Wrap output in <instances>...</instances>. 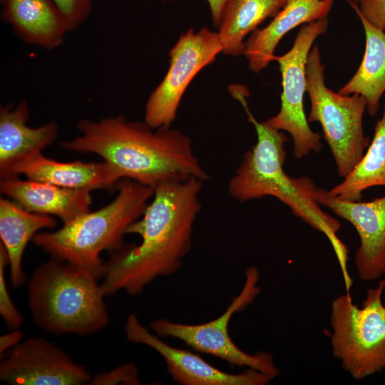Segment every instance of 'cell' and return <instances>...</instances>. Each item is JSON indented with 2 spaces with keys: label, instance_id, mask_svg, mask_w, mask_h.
<instances>
[{
  "label": "cell",
  "instance_id": "obj_13",
  "mask_svg": "<svg viewBox=\"0 0 385 385\" xmlns=\"http://www.w3.org/2000/svg\"><path fill=\"white\" fill-rule=\"evenodd\" d=\"M125 334L129 342L146 345L158 353L164 359L173 379L180 384L265 385L274 378L250 368L240 374L220 370L199 355L166 344L144 327L134 313L127 317Z\"/></svg>",
  "mask_w": 385,
  "mask_h": 385
},
{
  "label": "cell",
  "instance_id": "obj_1",
  "mask_svg": "<svg viewBox=\"0 0 385 385\" xmlns=\"http://www.w3.org/2000/svg\"><path fill=\"white\" fill-rule=\"evenodd\" d=\"M202 184L190 178L154 188L145 212L126 231L139 235L140 245L123 244L104 262L101 286L106 297L122 290L139 294L156 278L179 270L192 247Z\"/></svg>",
  "mask_w": 385,
  "mask_h": 385
},
{
  "label": "cell",
  "instance_id": "obj_9",
  "mask_svg": "<svg viewBox=\"0 0 385 385\" xmlns=\"http://www.w3.org/2000/svg\"><path fill=\"white\" fill-rule=\"evenodd\" d=\"M328 24L325 18L302 25L290 50L274 58L282 75L281 106L278 113L265 123L290 134L294 144L292 155L297 159L311 152L318 153L322 148L320 135L312 130L309 125L303 99L307 91V57L314 41L325 33Z\"/></svg>",
  "mask_w": 385,
  "mask_h": 385
},
{
  "label": "cell",
  "instance_id": "obj_4",
  "mask_svg": "<svg viewBox=\"0 0 385 385\" xmlns=\"http://www.w3.org/2000/svg\"><path fill=\"white\" fill-rule=\"evenodd\" d=\"M117 195L108 205L88 212L53 232L36 233L34 244L51 258L71 263L98 281L104 273L103 251L123 245L128 227L140 218L154 194V189L128 178L116 185Z\"/></svg>",
  "mask_w": 385,
  "mask_h": 385
},
{
  "label": "cell",
  "instance_id": "obj_14",
  "mask_svg": "<svg viewBox=\"0 0 385 385\" xmlns=\"http://www.w3.org/2000/svg\"><path fill=\"white\" fill-rule=\"evenodd\" d=\"M29 106L26 101L0 108V180L16 177L20 163L42 153L56 139L58 127L48 122L37 128L28 126Z\"/></svg>",
  "mask_w": 385,
  "mask_h": 385
},
{
  "label": "cell",
  "instance_id": "obj_8",
  "mask_svg": "<svg viewBox=\"0 0 385 385\" xmlns=\"http://www.w3.org/2000/svg\"><path fill=\"white\" fill-rule=\"evenodd\" d=\"M258 270L247 269L245 282L240 293L232 299L227 309L217 318L198 324L177 323L165 318L153 320L149 328L160 337H173L185 342L193 349L218 357L232 366H247L270 374H279L273 356L260 351L250 354L241 350L232 340L228 332L230 318L244 309L260 292Z\"/></svg>",
  "mask_w": 385,
  "mask_h": 385
},
{
  "label": "cell",
  "instance_id": "obj_5",
  "mask_svg": "<svg viewBox=\"0 0 385 385\" xmlns=\"http://www.w3.org/2000/svg\"><path fill=\"white\" fill-rule=\"evenodd\" d=\"M27 291L32 320L48 333L88 336L108 324L101 284L71 263L51 257L41 263L29 279Z\"/></svg>",
  "mask_w": 385,
  "mask_h": 385
},
{
  "label": "cell",
  "instance_id": "obj_20",
  "mask_svg": "<svg viewBox=\"0 0 385 385\" xmlns=\"http://www.w3.org/2000/svg\"><path fill=\"white\" fill-rule=\"evenodd\" d=\"M366 46L360 66L351 78L339 91L343 95L358 93L366 102L369 115H375L385 93V32L372 26L361 15Z\"/></svg>",
  "mask_w": 385,
  "mask_h": 385
},
{
  "label": "cell",
  "instance_id": "obj_10",
  "mask_svg": "<svg viewBox=\"0 0 385 385\" xmlns=\"http://www.w3.org/2000/svg\"><path fill=\"white\" fill-rule=\"evenodd\" d=\"M222 52L217 32L189 29L170 51V66L145 104L144 121L153 128L170 127L182 97L194 77Z\"/></svg>",
  "mask_w": 385,
  "mask_h": 385
},
{
  "label": "cell",
  "instance_id": "obj_21",
  "mask_svg": "<svg viewBox=\"0 0 385 385\" xmlns=\"http://www.w3.org/2000/svg\"><path fill=\"white\" fill-rule=\"evenodd\" d=\"M287 0H229L222 11L217 32L222 52L243 54L244 38L267 18L275 16Z\"/></svg>",
  "mask_w": 385,
  "mask_h": 385
},
{
  "label": "cell",
  "instance_id": "obj_26",
  "mask_svg": "<svg viewBox=\"0 0 385 385\" xmlns=\"http://www.w3.org/2000/svg\"><path fill=\"white\" fill-rule=\"evenodd\" d=\"M350 4L372 26L385 31V0H359V4L355 2Z\"/></svg>",
  "mask_w": 385,
  "mask_h": 385
},
{
  "label": "cell",
  "instance_id": "obj_6",
  "mask_svg": "<svg viewBox=\"0 0 385 385\" xmlns=\"http://www.w3.org/2000/svg\"><path fill=\"white\" fill-rule=\"evenodd\" d=\"M385 279L367 290L361 307L349 292L331 305L330 337L333 355L352 378L361 380L385 369Z\"/></svg>",
  "mask_w": 385,
  "mask_h": 385
},
{
  "label": "cell",
  "instance_id": "obj_28",
  "mask_svg": "<svg viewBox=\"0 0 385 385\" xmlns=\"http://www.w3.org/2000/svg\"><path fill=\"white\" fill-rule=\"evenodd\" d=\"M229 0H207L210 6L213 23L218 27L221 21L223 9Z\"/></svg>",
  "mask_w": 385,
  "mask_h": 385
},
{
  "label": "cell",
  "instance_id": "obj_15",
  "mask_svg": "<svg viewBox=\"0 0 385 385\" xmlns=\"http://www.w3.org/2000/svg\"><path fill=\"white\" fill-rule=\"evenodd\" d=\"M91 192L19 177L0 181V192L4 197L30 212L58 217L63 224L90 211Z\"/></svg>",
  "mask_w": 385,
  "mask_h": 385
},
{
  "label": "cell",
  "instance_id": "obj_24",
  "mask_svg": "<svg viewBox=\"0 0 385 385\" xmlns=\"http://www.w3.org/2000/svg\"><path fill=\"white\" fill-rule=\"evenodd\" d=\"M138 369L134 363H126L92 376L91 385H138Z\"/></svg>",
  "mask_w": 385,
  "mask_h": 385
},
{
  "label": "cell",
  "instance_id": "obj_29",
  "mask_svg": "<svg viewBox=\"0 0 385 385\" xmlns=\"http://www.w3.org/2000/svg\"><path fill=\"white\" fill-rule=\"evenodd\" d=\"M349 1V3H351V2H356L358 1L359 0H348Z\"/></svg>",
  "mask_w": 385,
  "mask_h": 385
},
{
  "label": "cell",
  "instance_id": "obj_19",
  "mask_svg": "<svg viewBox=\"0 0 385 385\" xmlns=\"http://www.w3.org/2000/svg\"><path fill=\"white\" fill-rule=\"evenodd\" d=\"M53 216L30 212L6 197H0V237L6 249L13 290L21 287L26 277L22 259L28 242L43 229L56 226Z\"/></svg>",
  "mask_w": 385,
  "mask_h": 385
},
{
  "label": "cell",
  "instance_id": "obj_12",
  "mask_svg": "<svg viewBox=\"0 0 385 385\" xmlns=\"http://www.w3.org/2000/svg\"><path fill=\"white\" fill-rule=\"evenodd\" d=\"M306 188L319 205L330 209L356 229L360 240L356 270L363 281L379 279L385 272V196L369 202L344 201L331 196L304 177Z\"/></svg>",
  "mask_w": 385,
  "mask_h": 385
},
{
  "label": "cell",
  "instance_id": "obj_23",
  "mask_svg": "<svg viewBox=\"0 0 385 385\" xmlns=\"http://www.w3.org/2000/svg\"><path fill=\"white\" fill-rule=\"evenodd\" d=\"M8 265L7 253L0 243V314L7 327L12 329L20 328L24 317L14 305L7 288L5 278V267Z\"/></svg>",
  "mask_w": 385,
  "mask_h": 385
},
{
  "label": "cell",
  "instance_id": "obj_30",
  "mask_svg": "<svg viewBox=\"0 0 385 385\" xmlns=\"http://www.w3.org/2000/svg\"><path fill=\"white\" fill-rule=\"evenodd\" d=\"M384 274H385V272H384Z\"/></svg>",
  "mask_w": 385,
  "mask_h": 385
},
{
  "label": "cell",
  "instance_id": "obj_7",
  "mask_svg": "<svg viewBox=\"0 0 385 385\" xmlns=\"http://www.w3.org/2000/svg\"><path fill=\"white\" fill-rule=\"evenodd\" d=\"M306 82L311 103L307 120L317 121L322 125L337 173L344 178L361 160L370 144L362 124L366 100L358 93H335L326 86L324 66L316 46L307 57Z\"/></svg>",
  "mask_w": 385,
  "mask_h": 385
},
{
  "label": "cell",
  "instance_id": "obj_11",
  "mask_svg": "<svg viewBox=\"0 0 385 385\" xmlns=\"http://www.w3.org/2000/svg\"><path fill=\"white\" fill-rule=\"evenodd\" d=\"M91 378L83 366L43 337L19 342L0 363V379L12 385H84Z\"/></svg>",
  "mask_w": 385,
  "mask_h": 385
},
{
  "label": "cell",
  "instance_id": "obj_25",
  "mask_svg": "<svg viewBox=\"0 0 385 385\" xmlns=\"http://www.w3.org/2000/svg\"><path fill=\"white\" fill-rule=\"evenodd\" d=\"M64 19L70 31L76 29L89 16L93 0H51Z\"/></svg>",
  "mask_w": 385,
  "mask_h": 385
},
{
  "label": "cell",
  "instance_id": "obj_17",
  "mask_svg": "<svg viewBox=\"0 0 385 385\" xmlns=\"http://www.w3.org/2000/svg\"><path fill=\"white\" fill-rule=\"evenodd\" d=\"M16 177L45 182L70 189L91 191L115 188L122 179L118 170L106 161L59 162L42 153L24 161L14 170Z\"/></svg>",
  "mask_w": 385,
  "mask_h": 385
},
{
  "label": "cell",
  "instance_id": "obj_27",
  "mask_svg": "<svg viewBox=\"0 0 385 385\" xmlns=\"http://www.w3.org/2000/svg\"><path fill=\"white\" fill-rule=\"evenodd\" d=\"M23 333L19 329H12L9 333H6L0 337V355L1 356L5 354L12 347L17 345L21 342Z\"/></svg>",
  "mask_w": 385,
  "mask_h": 385
},
{
  "label": "cell",
  "instance_id": "obj_2",
  "mask_svg": "<svg viewBox=\"0 0 385 385\" xmlns=\"http://www.w3.org/2000/svg\"><path fill=\"white\" fill-rule=\"evenodd\" d=\"M77 129L79 135L61 142L60 146L68 151L101 157L122 179L153 189L168 182L209 179L190 138L179 130L153 128L145 121L128 120L123 115L82 119Z\"/></svg>",
  "mask_w": 385,
  "mask_h": 385
},
{
  "label": "cell",
  "instance_id": "obj_18",
  "mask_svg": "<svg viewBox=\"0 0 385 385\" xmlns=\"http://www.w3.org/2000/svg\"><path fill=\"white\" fill-rule=\"evenodd\" d=\"M2 15L27 43L45 48L59 46L69 31L51 0H1Z\"/></svg>",
  "mask_w": 385,
  "mask_h": 385
},
{
  "label": "cell",
  "instance_id": "obj_16",
  "mask_svg": "<svg viewBox=\"0 0 385 385\" xmlns=\"http://www.w3.org/2000/svg\"><path fill=\"white\" fill-rule=\"evenodd\" d=\"M333 0H287L270 23L255 30L245 43L243 54L250 68L258 73L274 61V50L282 38L294 28L325 19Z\"/></svg>",
  "mask_w": 385,
  "mask_h": 385
},
{
  "label": "cell",
  "instance_id": "obj_22",
  "mask_svg": "<svg viewBox=\"0 0 385 385\" xmlns=\"http://www.w3.org/2000/svg\"><path fill=\"white\" fill-rule=\"evenodd\" d=\"M375 186H385V97L383 113L366 153L343 181L328 193L340 200L356 202L361 200L363 191Z\"/></svg>",
  "mask_w": 385,
  "mask_h": 385
},
{
  "label": "cell",
  "instance_id": "obj_3",
  "mask_svg": "<svg viewBox=\"0 0 385 385\" xmlns=\"http://www.w3.org/2000/svg\"><path fill=\"white\" fill-rule=\"evenodd\" d=\"M246 113L255 127L257 140L245 152L229 180L230 195L240 202L272 196L287 205L296 217L328 238L340 265L344 283L351 284L352 280L347 271L349 250L337 236L340 222L314 200L304 177L293 178L285 173L284 144L288 138L281 130L258 122L249 110Z\"/></svg>",
  "mask_w": 385,
  "mask_h": 385
}]
</instances>
